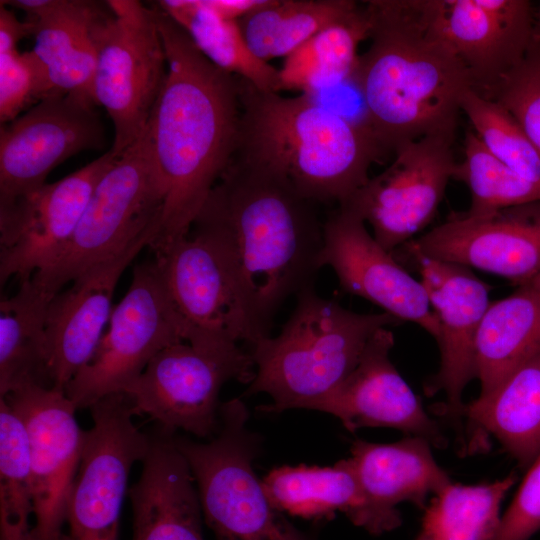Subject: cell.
<instances>
[{
	"label": "cell",
	"mask_w": 540,
	"mask_h": 540,
	"mask_svg": "<svg viewBox=\"0 0 540 540\" xmlns=\"http://www.w3.org/2000/svg\"><path fill=\"white\" fill-rule=\"evenodd\" d=\"M167 75L142 136L162 197L160 251L186 236L231 163L241 119L239 78L221 70L157 3Z\"/></svg>",
	"instance_id": "6da1fadb"
},
{
	"label": "cell",
	"mask_w": 540,
	"mask_h": 540,
	"mask_svg": "<svg viewBox=\"0 0 540 540\" xmlns=\"http://www.w3.org/2000/svg\"><path fill=\"white\" fill-rule=\"evenodd\" d=\"M315 205L277 175L233 157L193 224L223 250L259 339L321 268Z\"/></svg>",
	"instance_id": "7a4b0ae2"
},
{
	"label": "cell",
	"mask_w": 540,
	"mask_h": 540,
	"mask_svg": "<svg viewBox=\"0 0 540 540\" xmlns=\"http://www.w3.org/2000/svg\"><path fill=\"white\" fill-rule=\"evenodd\" d=\"M370 45L352 79L384 154L429 135L455 136L471 76L432 30L417 0H370Z\"/></svg>",
	"instance_id": "3957f363"
},
{
	"label": "cell",
	"mask_w": 540,
	"mask_h": 540,
	"mask_svg": "<svg viewBox=\"0 0 540 540\" xmlns=\"http://www.w3.org/2000/svg\"><path fill=\"white\" fill-rule=\"evenodd\" d=\"M239 78V77H238ZM241 119L234 157L287 181L314 204H345L386 156L369 126L301 94L285 97L239 78Z\"/></svg>",
	"instance_id": "277c9868"
},
{
	"label": "cell",
	"mask_w": 540,
	"mask_h": 540,
	"mask_svg": "<svg viewBox=\"0 0 540 540\" xmlns=\"http://www.w3.org/2000/svg\"><path fill=\"white\" fill-rule=\"evenodd\" d=\"M280 333L251 345L255 367L247 394L266 393L272 403L259 409H310L354 369L371 337L402 323L386 312L357 313L321 297L313 286L297 296Z\"/></svg>",
	"instance_id": "5b68a950"
},
{
	"label": "cell",
	"mask_w": 540,
	"mask_h": 540,
	"mask_svg": "<svg viewBox=\"0 0 540 540\" xmlns=\"http://www.w3.org/2000/svg\"><path fill=\"white\" fill-rule=\"evenodd\" d=\"M240 399L221 404L207 442L173 437L197 484L202 512L217 540H307L269 500L253 468L259 439Z\"/></svg>",
	"instance_id": "8992f818"
},
{
	"label": "cell",
	"mask_w": 540,
	"mask_h": 540,
	"mask_svg": "<svg viewBox=\"0 0 540 540\" xmlns=\"http://www.w3.org/2000/svg\"><path fill=\"white\" fill-rule=\"evenodd\" d=\"M96 29L92 93L114 128L111 147L122 155L144 134L167 75L155 11L137 0L106 1Z\"/></svg>",
	"instance_id": "52a82bcc"
},
{
	"label": "cell",
	"mask_w": 540,
	"mask_h": 540,
	"mask_svg": "<svg viewBox=\"0 0 540 540\" xmlns=\"http://www.w3.org/2000/svg\"><path fill=\"white\" fill-rule=\"evenodd\" d=\"M254 374L250 353L235 342L206 335L161 350L124 392L136 415H148L162 433L183 430L206 438L219 426L223 385L232 379L250 384Z\"/></svg>",
	"instance_id": "ba28073f"
},
{
	"label": "cell",
	"mask_w": 540,
	"mask_h": 540,
	"mask_svg": "<svg viewBox=\"0 0 540 540\" xmlns=\"http://www.w3.org/2000/svg\"><path fill=\"white\" fill-rule=\"evenodd\" d=\"M190 337L155 261L136 265L93 358L65 393L77 409L89 408L107 395L124 392L161 350Z\"/></svg>",
	"instance_id": "9c48e42d"
},
{
	"label": "cell",
	"mask_w": 540,
	"mask_h": 540,
	"mask_svg": "<svg viewBox=\"0 0 540 540\" xmlns=\"http://www.w3.org/2000/svg\"><path fill=\"white\" fill-rule=\"evenodd\" d=\"M162 197L142 137L118 156L97 183L61 256L31 278L50 299L85 270L157 225Z\"/></svg>",
	"instance_id": "30bf717a"
},
{
	"label": "cell",
	"mask_w": 540,
	"mask_h": 540,
	"mask_svg": "<svg viewBox=\"0 0 540 540\" xmlns=\"http://www.w3.org/2000/svg\"><path fill=\"white\" fill-rule=\"evenodd\" d=\"M93 425L84 433L78 473L67 509L69 540H119L120 513L132 466L146 456L151 439L133 423L125 392L88 408Z\"/></svg>",
	"instance_id": "8fae6325"
},
{
	"label": "cell",
	"mask_w": 540,
	"mask_h": 540,
	"mask_svg": "<svg viewBox=\"0 0 540 540\" xmlns=\"http://www.w3.org/2000/svg\"><path fill=\"white\" fill-rule=\"evenodd\" d=\"M454 139L429 135L400 146L389 167L339 206L355 211L377 242L393 252L434 218L457 163Z\"/></svg>",
	"instance_id": "7c38bea8"
},
{
	"label": "cell",
	"mask_w": 540,
	"mask_h": 540,
	"mask_svg": "<svg viewBox=\"0 0 540 540\" xmlns=\"http://www.w3.org/2000/svg\"><path fill=\"white\" fill-rule=\"evenodd\" d=\"M25 426L34 503L30 540H69L64 531L84 433L65 391L29 386L4 397Z\"/></svg>",
	"instance_id": "4fadbf2b"
},
{
	"label": "cell",
	"mask_w": 540,
	"mask_h": 540,
	"mask_svg": "<svg viewBox=\"0 0 540 540\" xmlns=\"http://www.w3.org/2000/svg\"><path fill=\"white\" fill-rule=\"evenodd\" d=\"M97 105L53 94L0 128V208L38 190L68 158L104 145Z\"/></svg>",
	"instance_id": "5bb4252c"
},
{
	"label": "cell",
	"mask_w": 540,
	"mask_h": 540,
	"mask_svg": "<svg viewBox=\"0 0 540 540\" xmlns=\"http://www.w3.org/2000/svg\"><path fill=\"white\" fill-rule=\"evenodd\" d=\"M118 156L110 149L64 178L0 208V283L52 266L69 243L97 183Z\"/></svg>",
	"instance_id": "9a60e30c"
},
{
	"label": "cell",
	"mask_w": 540,
	"mask_h": 540,
	"mask_svg": "<svg viewBox=\"0 0 540 540\" xmlns=\"http://www.w3.org/2000/svg\"><path fill=\"white\" fill-rule=\"evenodd\" d=\"M408 261L420 275L438 323L436 342L440 366L426 387L428 395L443 392V414L460 423L464 417L463 392L476 378L475 339L490 305L488 284L470 268L428 257L410 242L392 252Z\"/></svg>",
	"instance_id": "2e32d148"
},
{
	"label": "cell",
	"mask_w": 540,
	"mask_h": 540,
	"mask_svg": "<svg viewBox=\"0 0 540 540\" xmlns=\"http://www.w3.org/2000/svg\"><path fill=\"white\" fill-rule=\"evenodd\" d=\"M155 263L191 330L188 342L202 334L250 346L259 339L232 267L208 232L192 226L186 236L155 252Z\"/></svg>",
	"instance_id": "e0dca14e"
},
{
	"label": "cell",
	"mask_w": 540,
	"mask_h": 540,
	"mask_svg": "<svg viewBox=\"0 0 540 540\" xmlns=\"http://www.w3.org/2000/svg\"><path fill=\"white\" fill-rule=\"evenodd\" d=\"M432 30L487 95L524 58L536 35L529 0H417Z\"/></svg>",
	"instance_id": "ac0fdd59"
},
{
	"label": "cell",
	"mask_w": 540,
	"mask_h": 540,
	"mask_svg": "<svg viewBox=\"0 0 540 540\" xmlns=\"http://www.w3.org/2000/svg\"><path fill=\"white\" fill-rule=\"evenodd\" d=\"M319 264L333 269L344 291L401 322L417 324L436 340L438 323L423 284L377 242L352 209L337 206L323 222Z\"/></svg>",
	"instance_id": "d6986e66"
},
{
	"label": "cell",
	"mask_w": 540,
	"mask_h": 540,
	"mask_svg": "<svg viewBox=\"0 0 540 540\" xmlns=\"http://www.w3.org/2000/svg\"><path fill=\"white\" fill-rule=\"evenodd\" d=\"M409 242L428 257L522 285L540 273V201L482 215L454 213Z\"/></svg>",
	"instance_id": "ffe728a7"
},
{
	"label": "cell",
	"mask_w": 540,
	"mask_h": 540,
	"mask_svg": "<svg viewBox=\"0 0 540 540\" xmlns=\"http://www.w3.org/2000/svg\"><path fill=\"white\" fill-rule=\"evenodd\" d=\"M158 231L152 226L116 254L91 266L49 302L46 338L54 389L65 391L77 372L93 358L112 314L117 282Z\"/></svg>",
	"instance_id": "44dd1931"
},
{
	"label": "cell",
	"mask_w": 540,
	"mask_h": 540,
	"mask_svg": "<svg viewBox=\"0 0 540 540\" xmlns=\"http://www.w3.org/2000/svg\"><path fill=\"white\" fill-rule=\"evenodd\" d=\"M394 335L379 329L368 341L350 374L310 409L337 417L354 432L363 427H389L443 447L445 437L390 359Z\"/></svg>",
	"instance_id": "7402d4cb"
},
{
	"label": "cell",
	"mask_w": 540,
	"mask_h": 540,
	"mask_svg": "<svg viewBox=\"0 0 540 540\" xmlns=\"http://www.w3.org/2000/svg\"><path fill=\"white\" fill-rule=\"evenodd\" d=\"M22 10L53 94L95 103L96 29L107 5L84 0L1 1ZM96 104V103H95Z\"/></svg>",
	"instance_id": "603a6c76"
},
{
	"label": "cell",
	"mask_w": 540,
	"mask_h": 540,
	"mask_svg": "<svg viewBox=\"0 0 540 540\" xmlns=\"http://www.w3.org/2000/svg\"><path fill=\"white\" fill-rule=\"evenodd\" d=\"M349 459L368 501L374 535L400 526L398 504L425 508L428 496L451 482L435 460L431 443L417 436L388 444L357 439Z\"/></svg>",
	"instance_id": "cb8c5ba5"
},
{
	"label": "cell",
	"mask_w": 540,
	"mask_h": 540,
	"mask_svg": "<svg viewBox=\"0 0 540 540\" xmlns=\"http://www.w3.org/2000/svg\"><path fill=\"white\" fill-rule=\"evenodd\" d=\"M142 472L128 490L131 540H203L201 503L191 468L173 441L151 439Z\"/></svg>",
	"instance_id": "d4e9b609"
},
{
	"label": "cell",
	"mask_w": 540,
	"mask_h": 540,
	"mask_svg": "<svg viewBox=\"0 0 540 540\" xmlns=\"http://www.w3.org/2000/svg\"><path fill=\"white\" fill-rule=\"evenodd\" d=\"M464 417L474 434L470 450L493 436L521 466H530L540 452V353L465 405Z\"/></svg>",
	"instance_id": "484cf974"
},
{
	"label": "cell",
	"mask_w": 540,
	"mask_h": 540,
	"mask_svg": "<svg viewBox=\"0 0 540 540\" xmlns=\"http://www.w3.org/2000/svg\"><path fill=\"white\" fill-rule=\"evenodd\" d=\"M262 484L281 512L310 519L332 517L340 511L372 534L368 501L349 458L330 467H278L264 477Z\"/></svg>",
	"instance_id": "4316f807"
},
{
	"label": "cell",
	"mask_w": 540,
	"mask_h": 540,
	"mask_svg": "<svg viewBox=\"0 0 540 540\" xmlns=\"http://www.w3.org/2000/svg\"><path fill=\"white\" fill-rule=\"evenodd\" d=\"M540 353V304L530 282L490 303L475 339V371L483 397Z\"/></svg>",
	"instance_id": "83f0119b"
},
{
	"label": "cell",
	"mask_w": 540,
	"mask_h": 540,
	"mask_svg": "<svg viewBox=\"0 0 540 540\" xmlns=\"http://www.w3.org/2000/svg\"><path fill=\"white\" fill-rule=\"evenodd\" d=\"M49 299L32 281L0 302V396L38 386L54 388L49 367L46 315Z\"/></svg>",
	"instance_id": "f1b7e54d"
},
{
	"label": "cell",
	"mask_w": 540,
	"mask_h": 540,
	"mask_svg": "<svg viewBox=\"0 0 540 540\" xmlns=\"http://www.w3.org/2000/svg\"><path fill=\"white\" fill-rule=\"evenodd\" d=\"M156 3L215 66L259 90L282 91L279 70L254 55L238 21L220 17L203 0H163Z\"/></svg>",
	"instance_id": "f546056e"
},
{
	"label": "cell",
	"mask_w": 540,
	"mask_h": 540,
	"mask_svg": "<svg viewBox=\"0 0 540 540\" xmlns=\"http://www.w3.org/2000/svg\"><path fill=\"white\" fill-rule=\"evenodd\" d=\"M360 8L352 0H269L238 24L254 55L269 63L287 57L319 31L352 17Z\"/></svg>",
	"instance_id": "4dcf8cb0"
},
{
	"label": "cell",
	"mask_w": 540,
	"mask_h": 540,
	"mask_svg": "<svg viewBox=\"0 0 540 540\" xmlns=\"http://www.w3.org/2000/svg\"><path fill=\"white\" fill-rule=\"evenodd\" d=\"M365 8L319 31L285 57L279 70L281 88L313 95L335 87L354 73L358 46L368 39Z\"/></svg>",
	"instance_id": "1f68e13d"
},
{
	"label": "cell",
	"mask_w": 540,
	"mask_h": 540,
	"mask_svg": "<svg viewBox=\"0 0 540 540\" xmlns=\"http://www.w3.org/2000/svg\"><path fill=\"white\" fill-rule=\"evenodd\" d=\"M516 480L510 473L477 485L451 481L425 509L422 532L433 540H491L501 521V504Z\"/></svg>",
	"instance_id": "d6a6232c"
},
{
	"label": "cell",
	"mask_w": 540,
	"mask_h": 540,
	"mask_svg": "<svg viewBox=\"0 0 540 540\" xmlns=\"http://www.w3.org/2000/svg\"><path fill=\"white\" fill-rule=\"evenodd\" d=\"M34 503L23 421L0 398V540H30Z\"/></svg>",
	"instance_id": "836d02e7"
},
{
	"label": "cell",
	"mask_w": 540,
	"mask_h": 540,
	"mask_svg": "<svg viewBox=\"0 0 540 540\" xmlns=\"http://www.w3.org/2000/svg\"><path fill=\"white\" fill-rule=\"evenodd\" d=\"M469 189L471 202L464 211L482 215L540 201V185L526 180L497 159L474 131L464 139V159L457 162L453 178Z\"/></svg>",
	"instance_id": "e575fe53"
},
{
	"label": "cell",
	"mask_w": 540,
	"mask_h": 540,
	"mask_svg": "<svg viewBox=\"0 0 540 540\" xmlns=\"http://www.w3.org/2000/svg\"><path fill=\"white\" fill-rule=\"evenodd\" d=\"M460 108L474 133L497 159L540 185V153L506 108L474 89L464 93Z\"/></svg>",
	"instance_id": "d590c367"
},
{
	"label": "cell",
	"mask_w": 540,
	"mask_h": 540,
	"mask_svg": "<svg viewBox=\"0 0 540 540\" xmlns=\"http://www.w3.org/2000/svg\"><path fill=\"white\" fill-rule=\"evenodd\" d=\"M506 108L540 153V36L522 61L487 95Z\"/></svg>",
	"instance_id": "8d00e7d4"
},
{
	"label": "cell",
	"mask_w": 540,
	"mask_h": 540,
	"mask_svg": "<svg viewBox=\"0 0 540 540\" xmlns=\"http://www.w3.org/2000/svg\"><path fill=\"white\" fill-rule=\"evenodd\" d=\"M53 95L45 69L33 51H0V122L8 123Z\"/></svg>",
	"instance_id": "74e56055"
},
{
	"label": "cell",
	"mask_w": 540,
	"mask_h": 540,
	"mask_svg": "<svg viewBox=\"0 0 540 540\" xmlns=\"http://www.w3.org/2000/svg\"><path fill=\"white\" fill-rule=\"evenodd\" d=\"M540 530V452L530 464L491 540H530Z\"/></svg>",
	"instance_id": "f35d334b"
},
{
	"label": "cell",
	"mask_w": 540,
	"mask_h": 540,
	"mask_svg": "<svg viewBox=\"0 0 540 540\" xmlns=\"http://www.w3.org/2000/svg\"><path fill=\"white\" fill-rule=\"evenodd\" d=\"M30 25L20 21L12 10L0 4V51L16 49L23 37L30 36Z\"/></svg>",
	"instance_id": "ab89813d"
},
{
	"label": "cell",
	"mask_w": 540,
	"mask_h": 540,
	"mask_svg": "<svg viewBox=\"0 0 540 540\" xmlns=\"http://www.w3.org/2000/svg\"><path fill=\"white\" fill-rule=\"evenodd\" d=\"M205 5L222 18L238 21L265 6L269 0H203Z\"/></svg>",
	"instance_id": "60d3db41"
},
{
	"label": "cell",
	"mask_w": 540,
	"mask_h": 540,
	"mask_svg": "<svg viewBox=\"0 0 540 540\" xmlns=\"http://www.w3.org/2000/svg\"><path fill=\"white\" fill-rule=\"evenodd\" d=\"M529 282L532 284L533 288L535 289V291L537 293V296H538V299H539V304H540V273L538 275H536Z\"/></svg>",
	"instance_id": "b9f144b4"
},
{
	"label": "cell",
	"mask_w": 540,
	"mask_h": 540,
	"mask_svg": "<svg viewBox=\"0 0 540 540\" xmlns=\"http://www.w3.org/2000/svg\"><path fill=\"white\" fill-rule=\"evenodd\" d=\"M536 30L540 36V3L536 9Z\"/></svg>",
	"instance_id": "7bdbcfd3"
},
{
	"label": "cell",
	"mask_w": 540,
	"mask_h": 540,
	"mask_svg": "<svg viewBox=\"0 0 540 540\" xmlns=\"http://www.w3.org/2000/svg\"><path fill=\"white\" fill-rule=\"evenodd\" d=\"M416 540H433L431 537L426 535L424 532H421V534L417 537Z\"/></svg>",
	"instance_id": "ee69618b"
}]
</instances>
